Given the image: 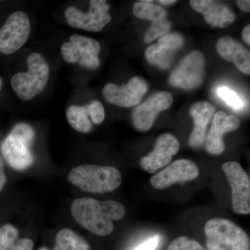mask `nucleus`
I'll return each mask as SVG.
<instances>
[{"instance_id": "obj_36", "label": "nucleus", "mask_w": 250, "mask_h": 250, "mask_svg": "<svg viewBox=\"0 0 250 250\" xmlns=\"http://www.w3.org/2000/svg\"><path fill=\"white\" fill-rule=\"evenodd\" d=\"M39 250H48L46 249V248H40V249H39Z\"/></svg>"}, {"instance_id": "obj_28", "label": "nucleus", "mask_w": 250, "mask_h": 250, "mask_svg": "<svg viewBox=\"0 0 250 250\" xmlns=\"http://www.w3.org/2000/svg\"><path fill=\"white\" fill-rule=\"evenodd\" d=\"M91 121L95 124H100L104 120L105 111L103 104L99 101H93L89 104Z\"/></svg>"}, {"instance_id": "obj_27", "label": "nucleus", "mask_w": 250, "mask_h": 250, "mask_svg": "<svg viewBox=\"0 0 250 250\" xmlns=\"http://www.w3.org/2000/svg\"><path fill=\"white\" fill-rule=\"evenodd\" d=\"M184 42L183 36L178 33H167L159 38L157 43L175 52L183 46Z\"/></svg>"}, {"instance_id": "obj_19", "label": "nucleus", "mask_w": 250, "mask_h": 250, "mask_svg": "<svg viewBox=\"0 0 250 250\" xmlns=\"http://www.w3.org/2000/svg\"><path fill=\"white\" fill-rule=\"evenodd\" d=\"M67 121L75 131L86 134L91 131V114L89 104L81 106L72 105L66 110Z\"/></svg>"}, {"instance_id": "obj_21", "label": "nucleus", "mask_w": 250, "mask_h": 250, "mask_svg": "<svg viewBox=\"0 0 250 250\" xmlns=\"http://www.w3.org/2000/svg\"><path fill=\"white\" fill-rule=\"evenodd\" d=\"M58 248L62 250H89L88 243L71 229H62L57 233Z\"/></svg>"}, {"instance_id": "obj_33", "label": "nucleus", "mask_w": 250, "mask_h": 250, "mask_svg": "<svg viewBox=\"0 0 250 250\" xmlns=\"http://www.w3.org/2000/svg\"><path fill=\"white\" fill-rule=\"evenodd\" d=\"M243 38L244 39L245 42L248 44V45H250V26L247 25L244 29L243 30Z\"/></svg>"}, {"instance_id": "obj_20", "label": "nucleus", "mask_w": 250, "mask_h": 250, "mask_svg": "<svg viewBox=\"0 0 250 250\" xmlns=\"http://www.w3.org/2000/svg\"><path fill=\"white\" fill-rule=\"evenodd\" d=\"M174 54L172 51L158 43L149 46L146 50L148 62L164 70L170 66L173 61Z\"/></svg>"}, {"instance_id": "obj_23", "label": "nucleus", "mask_w": 250, "mask_h": 250, "mask_svg": "<svg viewBox=\"0 0 250 250\" xmlns=\"http://www.w3.org/2000/svg\"><path fill=\"white\" fill-rule=\"evenodd\" d=\"M170 22L166 18L153 21L152 26L149 28L145 35V42L150 43L158 38L167 34L170 31Z\"/></svg>"}, {"instance_id": "obj_15", "label": "nucleus", "mask_w": 250, "mask_h": 250, "mask_svg": "<svg viewBox=\"0 0 250 250\" xmlns=\"http://www.w3.org/2000/svg\"><path fill=\"white\" fill-rule=\"evenodd\" d=\"M241 122L233 115L218 111L214 115L209 131L206 139V149L213 155H219L225 150L223 135L238 129Z\"/></svg>"}, {"instance_id": "obj_14", "label": "nucleus", "mask_w": 250, "mask_h": 250, "mask_svg": "<svg viewBox=\"0 0 250 250\" xmlns=\"http://www.w3.org/2000/svg\"><path fill=\"white\" fill-rule=\"evenodd\" d=\"M179 141L173 135L168 133L161 135L156 140L154 150L141 159V166L146 172L155 173L170 164L172 156L179 152Z\"/></svg>"}, {"instance_id": "obj_16", "label": "nucleus", "mask_w": 250, "mask_h": 250, "mask_svg": "<svg viewBox=\"0 0 250 250\" xmlns=\"http://www.w3.org/2000/svg\"><path fill=\"white\" fill-rule=\"evenodd\" d=\"M192 9L204 15L212 27L225 28L232 24L236 16L226 5L212 0H192Z\"/></svg>"}, {"instance_id": "obj_37", "label": "nucleus", "mask_w": 250, "mask_h": 250, "mask_svg": "<svg viewBox=\"0 0 250 250\" xmlns=\"http://www.w3.org/2000/svg\"><path fill=\"white\" fill-rule=\"evenodd\" d=\"M55 250H62L60 249V248H55Z\"/></svg>"}, {"instance_id": "obj_35", "label": "nucleus", "mask_w": 250, "mask_h": 250, "mask_svg": "<svg viewBox=\"0 0 250 250\" xmlns=\"http://www.w3.org/2000/svg\"><path fill=\"white\" fill-rule=\"evenodd\" d=\"M2 84H3L2 79H1V77H0V91H1V88H2Z\"/></svg>"}, {"instance_id": "obj_22", "label": "nucleus", "mask_w": 250, "mask_h": 250, "mask_svg": "<svg viewBox=\"0 0 250 250\" xmlns=\"http://www.w3.org/2000/svg\"><path fill=\"white\" fill-rule=\"evenodd\" d=\"M133 13L136 17L152 22L165 18L167 14L164 8L153 4L152 1H138L134 4Z\"/></svg>"}, {"instance_id": "obj_24", "label": "nucleus", "mask_w": 250, "mask_h": 250, "mask_svg": "<svg viewBox=\"0 0 250 250\" xmlns=\"http://www.w3.org/2000/svg\"><path fill=\"white\" fill-rule=\"evenodd\" d=\"M19 233L12 225L7 224L0 229V250H9L18 239Z\"/></svg>"}, {"instance_id": "obj_31", "label": "nucleus", "mask_w": 250, "mask_h": 250, "mask_svg": "<svg viewBox=\"0 0 250 250\" xmlns=\"http://www.w3.org/2000/svg\"><path fill=\"white\" fill-rule=\"evenodd\" d=\"M6 175L4 171V162L2 156L0 155V192L4 188L6 183Z\"/></svg>"}, {"instance_id": "obj_9", "label": "nucleus", "mask_w": 250, "mask_h": 250, "mask_svg": "<svg viewBox=\"0 0 250 250\" xmlns=\"http://www.w3.org/2000/svg\"><path fill=\"white\" fill-rule=\"evenodd\" d=\"M231 188L233 209L238 214L250 213V180L249 176L236 161L224 164L222 167Z\"/></svg>"}, {"instance_id": "obj_18", "label": "nucleus", "mask_w": 250, "mask_h": 250, "mask_svg": "<svg viewBox=\"0 0 250 250\" xmlns=\"http://www.w3.org/2000/svg\"><path fill=\"white\" fill-rule=\"evenodd\" d=\"M217 50L225 60L232 62L241 72L250 74V54L239 42L232 38L223 37L217 42Z\"/></svg>"}, {"instance_id": "obj_29", "label": "nucleus", "mask_w": 250, "mask_h": 250, "mask_svg": "<svg viewBox=\"0 0 250 250\" xmlns=\"http://www.w3.org/2000/svg\"><path fill=\"white\" fill-rule=\"evenodd\" d=\"M160 240V236L156 235L140 244L139 246L135 248L134 250H156L159 246Z\"/></svg>"}, {"instance_id": "obj_3", "label": "nucleus", "mask_w": 250, "mask_h": 250, "mask_svg": "<svg viewBox=\"0 0 250 250\" xmlns=\"http://www.w3.org/2000/svg\"><path fill=\"white\" fill-rule=\"evenodd\" d=\"M27 64V72L16 74L11 80L13 90L23 101L32 100L45 90L50 73L48 62L39 52L29 54Z\"/></svg>"}, {"instance_id": "obj_7", "label": "nucleus", "mask_w": 250, "mask_h": 250, "mask_svg": "<svg viewBox=\"0 0 250 250\" xmlns=\"http://www.w3.org/2000/svg\"><path fill=\"white\" fill-rule=\"evenodd\" d=\"M109 9V4L105 0H91L88 12L83 13L76 7L70 6L65 11V17L70 27L100 32L111 22Z\"/></svg>"}, {"instance_id": "obj_1", "label": "nucleus", "mask_w": 250, "mask_h": 250, "mask_svg": "<svg viewBox=\"0 0 250 250\" xmlns=\"http://www.w3.org/2000/svg\"><path fill=\"white\" fill-rule=\"evenodd\" d=\"M72 216L77 223L98 236H108L114 229L113 220L124 218L125 208L120 202L108 200L100 202L90 197L74 200L71 205Z\"/></svg>"}, {"instance_id": "obj_13", "label": "nucleus", "mask_w": 250, "mask_h": 250, "mask_svg": "<svg viewBox=\"0 0 250 250\" xmlns=\"http://www.w3.org/2000/svg\"><path fill=\"white\" fill-rule=\"evenodd\" d=\"M172 102L173 98L168 92L154 94L133 111L132 120L135 128L141 131L150 129L159 113L170 108Z\"/></svg>"}, {"instance_id": "obj_11", "label": "nucleus", "mask_w": 250, "mask_h": 250, "mask_svg": "<svg viewBox=\"0 0 250 250\" xmlns=\"http://www.w3.org/2000/svg\"><path fill=\"white\" fill-rule=\"evenodd\" d=\"M148 90L147 82L140 77H134L127 84L118 85L108 83L104 87L103 95L108 103L121 107H131L141 103Z\"/></svg>"}, {"instance_id": "obj_8", "label": "nucleus", "mask_w": 250, "mask_h": 250, "mask_svg": "<svg viewBox=\"0 0 250 250\" xmlns=\"http://www.w3.org/2000/svg\"><path fill=\"white\" fill-rule=\"evenodd\" d=\"M31 23L25 13L16 11L0 29V52L9 55L21 49L29 39Z\"/></svg>"}, {"instance_id": "obj_10", "label": "nucleus", "mask_w": 250, "mask_h": 250, "mask_svg": "<svg viewBox=\"0 0 250 250\" xmlns=\"http://www.w3.org/2000/svg\"><path fill=\"white\" fill-rule=\"evenodd\" d=\"M205 64L201 52L195 51L188 54L171 74L170 84L185 90L197 88L203 81Z\"/></svg>"}, {"instance_id": "obj_30", "label": "nucleus", "mask_w": 250, "mask_h": 250, "mask_svg": "<svg viewBox=\"0 0 250 250\" xmlns=\"http://www.w3.org/2000/svg\"><path fill=\"white\" fill-rule=\"evenodd\" d=\"M34 242L29 238L18 239L9 250H32Z\"/></svg>"}, {"instance_id": "obj_12", "label": "nucleus", "mask_w": 250, "mask_h": 250, "mask_svg": "<svg viewBox=\"0 0 250 250\" xmlns=\"http://www.w3.org/2000/svg\"><path fill=\"white\" fill-rule=\"evenodd\" d=\"M199 174L200 171L195 163L188 159H179L153 175L150 183L156 190H164L174 184L194 180Z\"/></svg>"}, {"instance_id": "obj_6", "label": "nucleus", "mask_w": 250, "mask_h": 250, "mask_svg": "<svg viewBox=\"0 0 250 250\" xmlns=\"http://www.w3.org/2000/svg\"><path fill=\"white\" fill-rule=\"evenodd\" d=\"M101 45L98 41L87 36L73 34L61 47L62 59L68 63H77L90 70L100 65L99 54Z\"/></svg>"}, {"instance_id": "obj_38", "label": "nucleus", "mask_w": 250, "mask_h": 250, "mask_svg": "<svg viewBox=\"0 0 250 250\" xmlns=\"http://www.w3.org/2000/svg\"><path fill=\"white\" fill-rule=\"evenodd\" d=\"M0 229H1V228H0Z\"/></svg>"}, {"instance_id": "obj_26", "label": "nucleus", "mask_w": 250, "mask_h": 250, "mask_svg": "<svg viewBox=\"0 0 250 250\" xmlns=\"http://www.w3.org/2000/svg\"><path fill=\"white\" fill-rule=\"evenodd\" d=\"M167 250H207L199 242L187 236H179L174 239Z\"/></svg>"}, {"instance_id": "obj_25", "label": "nucleus", "mask_w": 250, "mask_h": 250, "mask_svg": "<svg viewBox=\"0 0 250 250\" xmlns=\"http://www.w3.org/2000/svg\"><path fill=\"white\" fill-rule=\"evenodd\" d=\"M217 93L222 100H224L229 106L232 107L233 109H240L244 105V103L240 98L239 95L236 92L229 88L228 87H219L217 90Z\"/></svg>"}, {"instance_id": "obj_5", "label": "nucleus", "mask_w": 250, "mask_h": 250, "mask_svg": "<svg viewBox=\"0 0 250 250\" xmlns=\"http://www.w3.org/2000/svg\"><path fill=\"white\" fill-rule=\"evenodd\" d=\"M208 250H250L249 236L231 220L213 218L205 226Z\"/></svg>"}, {"instance_id": "obj_34", "label": "nucleus", "mask_w": 250, "mask_h": 250, "mask_svg": "<svg viewBox=\"0 0 250 250\" xmlns=\"http://www.w3.org/2000/svg\"><path fill=\"white\" fill-rule=\"evenodd\" d=\"M176 2H177V1H174V0H159V3H160V4L167 5V6L175 4Z\"/></svg>"}, {"instance_id": "obj_4", "label": "nucleus", "mask_w": 250, "mask_h": 250, "mask_svg": "<svg viewBox=\"0 0 250 250\" xmlns=\"http://www.w3.org/2000/svg\"><path fill=\"white\" fill-rule=\"evenodd\" d=\"M34 137L32 126L22 123L16 125L1 143L2 158L15 170H24L34 162L30 147Z\"/></svg>"}, {"instance_id": "obj_2", "label": "nucleus", "mask_w": 250, "mask_h": 250, "mask_svg": "<svg viewBox=\"0 0 250 250\" xmlns=\"http://www.w3.org/2000/svg\"><path fill=\"white\" fill-rule=\"evenodd\" d=\"M67 178L73 185L92 193L113 191L122 184L121 172L108 166H79L70 171Z\"/></svg>"}, {"instance_id": "obj_17", "label": "nucleus", "mask_w": 250, "mask_h": 250, "mask_svg": "<svg viewBox=\"0 0 250 250\" xmlns=\"http://www.w3.org/2000/svg\"><path fill=\"white\" fill-rule=\"evenodd\" d=\"M215 111L214 106L207 102L194 104L190 108V115L194 120V127L189 138V145L192 147H201L205 143L207 125Z\"/></svg>"}, {"instance_id": "obj_32", "label": "nucleus", "mask_w": 250, "mask_h": 250, "mask_svg": "<svg viewBox=\"0 0 250 250\" xmlns=\"http://www.w3.org/2000/svg\"><path fill=\"white\" fill-rule=\"evenodd\" d=\"M237 4L245 12H250V1L249 0H238Z\"/></svg>"}]
</instances>
